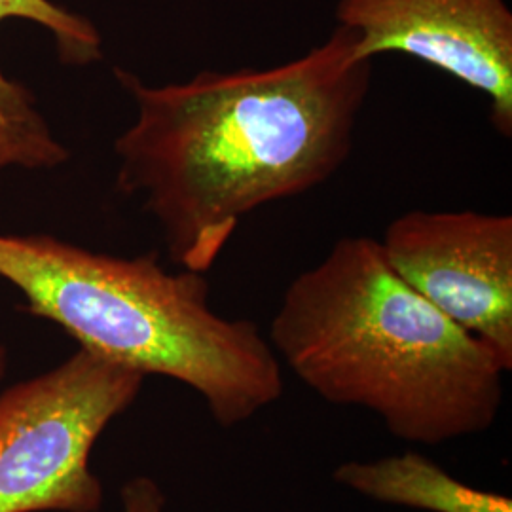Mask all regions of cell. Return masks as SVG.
<instances>
[{
    "instance_id": "cell-1",
    "label": "cell",
    "mask_w": 512,
    "mask_h": 512,
    "mask_svg": "<svg viewBox=\"0 0 512 512\" xmlns=\"http://www.w3.org/2000/svg\"><path fill=\"white\" fill-rule=\"evenodd\" d=\"M372 65L336 25L310 52L268 69L202 71L165 86L116 69L137 105L114 145L116 186L143 194L173 262L205 274L243 217L310 192L346 164Z\"/></svg>"
},
{
    "instance_id": "cell-2",
    "label": "cell",
    "mask_w": 512,
    "mask_h": 512,
    "mask_svg": "<svg viewBox=\"0 0 512 512\" xmlns=\"http://www.w3.org/2000/svg\"><path fill=\"white\" fill-rule=\"evenodd\" d=\"M268 342L327 403L370 410L395 439L425 446L488 431L511 370L406 285L368 236L338 239L294 277Z\"/></svg>"
},
{
    "instance_id": "cell-3",
    "label": "cell",
    "mask_w": 512,
    "mask_h": 512,
    "mask_svg": "<svg viewBox=\"0 0 512 512\" xmlns=\"http://www.w3.org/2000/svg\"><path fill=\"white\" fill-rule=\"evenodd\" d=\"M0 277L80 348L194 389L222 427L283 395L281 363L255 323L222 317L203 274H171L156 253L118 258L52 236L0 234Z\"/></svg>"
},
{
    "instance_id": "cell-4",
    "label": "cell",
    "mask_w": 512,
    "mask_h": 512,
    "mask_svg": "<svg viewBox=\"0 0 512 512\" xmlns=\"http://www.w3.org/2000/svg\"><path fill=\"white\" fill-rule=\"evenodd\" d=\"M147 376L78 348L0 395V512H99L93 446Z\"/></svg>"
},
{
    "instance_id": "cell-5",
    "label": "cell",
    "mask_w": 512,
    "mask_h": 512,
    "mask_svg": "<svg viewBox=\"0 0 512 512\" xmlns=\"http://www.w3.org/2000/svg\"><path fill=\"white\" fill-rule=\"evenodd\" d=\"M393 272L512 368V217L410 211L380 239Z\"/></svg>"
},
{
    "instance_id": "cell-6",
    "label": "cell",
    "mask_w": 512,
    "mask_h": 512,
    "mask_svg": "<svg viewBox=\"0 0 512 512\" xmlns=\"http://www.w3.org/2000/svg\"><path fill=\"white\" fill-rule=\"evenodd\" d=\"M336 25L355 57L403 54L482 93L490 122L512 135V12L505 0H338Z\"/></svg>"
},
{
    "instance_id": "cell-7",
    "label": "cell",
    "mask_w": 512,
    "mask_h": 512,
    "mask_svg": "<svg viewBox=\"0 0 512 512\" xmlns=\"http://www.w3.org/2000/svg\"><path fill=\"white\" fill-rule=\"evenodd\" d=\"M27 19L48 29L59 57L69 65H90L101 59V35L90 19L73 14L50 0H0V23ZM67 160L44 118L23 86L8 80L0 69V171L10 165L54 167Z\"/></svg>"
},
{
    "instance_id": "cell-8",
    "label": "cell",
    "mask_w": 512,
    "mask_h": 512,
    "mask_svg": "<svg viewBox=\"0 0 512 512\" xmlns=\"http://www.w3.org/2000/svg\"><path fill=\"white\" fill-rule=\"evenodd\" d=\"M332 478L366 499L425 512H512L507 495L467 486L433 459L408 452L376 461H348Z\"/></svg>"
},
{
    "instance_id": "cell-9",
    "label": "cell",
    "mask_w": 512,
    "mask_h": 512,
    "mask_svg": "<svg viewBox=\"0 0 512 512\" xmlns=\"http://www.w3.org/2000/svg\"><path fill=\"white\" fill-rule=\"evenodd\" d=\"M165 495L148 476L131 478L122 488V512H164Z\"/></svg>"
},
{
    "instance_id": "cell-10",
    "label": "cell",
    "mask_w": 512,
    "mask_h": 512,
    "mask_svg": "<svg viewBox=\"0 0 512 512\" xmlns=\"http://www.w3.org/2000/svg\"><path fill=\"white\" fill-rule=\"evenodd\" d=\"M4 370H6V349L0 346V378L4 376Z\"/></svg>"
}]
</instances>
